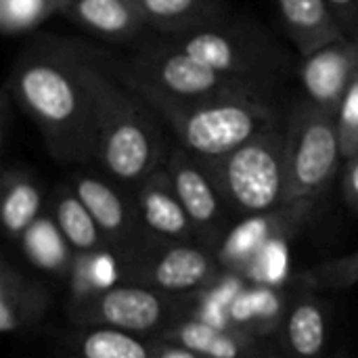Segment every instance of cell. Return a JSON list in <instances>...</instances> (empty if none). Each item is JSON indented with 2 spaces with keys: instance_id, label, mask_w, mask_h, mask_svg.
<instances>
[{
  "instance_id": "obj_1",
  "label": "cell",
  "mask_w": 358,
  "mask_h": 358,
  "mask_svg": "<svg viewBox=\"0 0 358 358\" xmlns=\"http://www.w3.org/2000/svg\"><path fill=\"white\" fill-rule=\"evenodd\" d=\"M6 90L38 126L52 159L65 166L92 164L96 120L92 61L71 50H31L15 63Z\"/></svg>"
},
{
  "instance_id": "obj_2",
  "label": "cell",
  "mask_w": 358,
  "mask_h": 358,
  "mask_svg": "<svg viewBox=\"0 0 358 358\" xmlns=\"http://www.w3.org/2000/svg\"><path fill=\"white\" fill-rule=\"evenodd\" d=\"M96 120L92 164L107 178L138 187L149 174L166 166L168 151L153 107L122 78H113L94 63Z\"/></svg>"
},
{
  "instance_id": "obj_3",
  "label": "cell",
  "mask_w": 358,
  "mask_h": 358,
  "mask_svg": "<svg viewBox=\"0 0 358 358\" xmlns=\"http://www.w3.org/2000/svg\"><path fill=\"white\" fill-rule=\"evenodd\" d=\"M141 96L170 126L178 145L199 162L218 159L277 124V113L264 94L197 103H174L151 94Z\"/></svg>"
},
{
  "instance_id": "obj_4",
  "label": "cell",
  "mask_w": 358,
  "mask_h": 358,
  "mask_svg": "<svg viewBox=\"0 0 358 358\" xmlns=\"http://www.w3.org/2000/svg\"><path fill=\"white\" fill-rule=\"evenodd\" d=\"M201 164L227 208L243 218L273 212L287 203V143L279 122L235 151Z\"/></svg>"
},
{
  "instance_id": "obj_5",
  "label": "cell",
  "mask_w": 358,
  "mask_h": 358,
  "mask_svg": "<svg viewBox=\"0 0 358 358\" xmlns=\"http://www.w3.org/2000/svg\"><path fill=\"white\" fill-rule=\"evenodd\" d=\"M138 94L162 96L174 103H197L227 96H258L268 84L222 73L193 55L185 52L170 40L145 46L134 55L122 76Z\"/></svg>"
},
{
  "instance_id": "obj_6",
  "label": "cell",
  "mask_w": 358,
  "mask_h": 358,
  "mask_svg": "<svg viewBox=\"0 0 358 358\" xmlns=\"http://www.w3.org/2000/svg\"><path fill=\"white\" fill-rule=\"evenodd\" d=\"M292 201H317L334 182L344 157L336 113L302 99L285 128Z\"/></svg>"
},
{
  "instance_id": "obj_7",
  "label": "cell",
  "mask_w": 358,
  "mask_h": 358,
  "mask_svg": "<svg viewBox=\"0 0 358 358\" xmlns=\"http://www.w3.org/2000/svg\"><path fill=\"white\" fill-rule=\"evenodd\" d=\"M185 304L166 292L117 283L69 302L67 315L80 327H109L128 334H162L166 327L187 317Z\"/></svg>"
},
{
  "instance_id": "obj_8",
  "label": "cell",
  "mask_w": 358,
  "mask_h": 358,
  "mask_svg": "<svg viewBox=\"0 0 358 358\" xmlns=\"http://www.w3.org/2000/svg\"><path fill=\"white\" fill-rule=\"evenodd\" d=\"M122 281L153 287L166 294H195L227 277L216 252L185 243L149 237L136 252L120 260Z\"/></svg>"
},
{
  "instance_id": "obj_9",
  "label": "cell",
  "mask_w": 358,
  "mask_h": 358,
  "mask_svg": "<svg viewBox=\"0 0 358 358\" xmlns=\"http://www.w3.org/2000/svg\"><path fill=\"white\" fill-rule=\"evenodd\" d=\"M170 42L222 73L264 84H271L285 65L281 48L266 34L245 25L208 23L174 34Z\"/></svg>"
},
{
  "instance_id": "obj_10",
  "label": "cell",
  "mask_w": 358,
  "mask_h": 358,
  "mask_svg": "<svg viewBox=\"0 0 358 358\" xmlns=\"http://www.w3.org/2000/svg\"><path fill=\"white\" fill-rule=\"evenodd\" d=\"M166 170L172 178L174 191L185 212L191 218L199 245L216 252L227 237L224 214L229 208L212 176L208 174L203 164L180 145L170 151L166 159Z\"/></svg>"
},
{
  "instance_id": "obj_11",
  "label": "cell",
  "mask_w": 358,
  "mask_h": 358,
  "mask_svg": "<svg viewBox=\"0 0 358 358\" xmlns=\"http://www.w3.org/2000/svg\"><path fill=\"white\" fill-rule=\"evenodd\" d=\"M69 185L99 224L107 248L113 250L120 260L136 252L151 237L141 222L136 201L130 203L111 178L76 172Z\"/></svg>"
},
{
  "instance_id": "obj_12",
  "label": "cell",
  "mask_w": 358,
  "mask_h": 358,
  "mask_svg": "<svg viewBox=\"0 0 358 358\" xmlns=\"http://www.w3.org/2000/svg\"><path fill=\"white\" fill-rule=\"evenodd\" d=\"M317 201H292L273 212L245 216L222 239L216 256L227 273H241L273 241L289 239L313 216Z\"/></svg>"
},
{
  "instance_id": "obj_13",
  "label": "cell",
  "mask_w": 358,
  "mask_h": 358,
  "mask_svg": "<svg viewBox=\"0 0 358 358\" xmlns=\"http://www.w3.org/2000/svg\"><path fill=\"white\" fill-rule=\"evenodd\" d=\"M358 73V42H331L304 57L300 80L304 99L338 115V109Z\"/></svg>"
},
{
  "instance_id": "obj_14",
  "label": "cell",
  "mask_w": 358,
  "mask_h": 358,
  "mask_svg": "<svg viewBox=\"0 0 358 358\" xmlns=\"http://www.w3.org/2000/svg\"><path fill=\"white\" fill-rule=\"evenodd\" d=\"M157 340L178 344L206 358H283L271 350L262 338L239 329L218 327L197 317H182L166 327Z\"/></svg>"
},
{
  "instance_id": "obj_15",
  "label": "cell",
  "mask_w": 358,
  "mask_h": 358,
  "mask_svg": "<svg viewBox=\"0 0 358 358\" xmlns=\"http://www.w3.org/2000/svg\"><path fill=\"white\" fill-rule=\"evenodd\" d=\"M136 208L145 231L166 241H197L189 214L185 212L172 178L164 168L149 174L136 187Z\"/></svg>"
},
{
  "instance_id": "obj_16",
  "label": "cell",
  "mask_w": 358,
  "mask_h": 358,
  "mask_svg": "<svg viewBox=\"0 0 358 358\" xmlns=\"http://www.w3.org/2000/svg\"><path fill=\"white\" fill-rule=\"evenodd\" d=\"M279 348L283 358H325L327 310L310 292L296 294L279 327Z\"/></svg>"
},
{
  "instance_id": "obj_17",
  "label": "cell",
  "mask_w": 358,
  "mask_h": 358,
  "mask_svg": "<svg viewBox=\"0 0 358 358\" xmlns=\"http://www.w3.org/2000/svg\"><path fill=\"white\" fill-rule=\"evenodd\" d=\"M61 15L111 42H128L149 25L141 0H71Z\"/></svg>"
},
{
  "instance_id": "obj_18",
  "label": "cell",
  "mask_w": 358,
  "mask_h": 358,
  "mask_svg": "<svg viewBox=\"0 0 358 358\" xmlns=\"http://www.w3.org/2000/svg\"><path fill=\"white\" fill-rule=\"evenodd\" d=\"M44 285L27 279L6 258L0 264V331L17 336L34 327L48 308Z\"/></svg>"
},
{
  "instance_id": "obj_19",
  "label": "cell",
  "mask_w": 358,
  "mask_h": 358,
  "mask_svg": "<svg viewBox=\"0 0 358 358\" xmlns=\"http://www.w3.org/2000/svg\"><path fill=\"white\" fill-rule=\"evenodd\" d=\"M275 4L289 40L302 57L346 38L327 0H275Z\"/></svg>"
},
{
  "instance_id": "obj_20",
  "label": "cell",
  "mask_w": 358,
  "mask_h": 358,
  "mask_svg": "<svg viewBox=\"0 0 358 358\" xmlns=\"http://www.w3.org/2000/svg\"><path fill=\"white\" fill-rule=\"evenodd\" d=\"M287 304L273 285L254 283L250 289H241L233 300L229 310L231 329H239L256 338H266L279 331L287 313Z\"/></svg>"
},
{
  "instance_id": "obj_21",
  "label": "cell",
  "mask_w": 358,
  "mask_h": 358,
  "mask_svg": "<svg viewBox=\"0 0 358 358\" xmlns=\"http://www.w3.org/2000/svg\"><path fill=\"white\" fill-rule=\"evenodd\" d=\"M42 193L31 176L21 170H6L0 182V218L8 237L21 235L40 218Z\"/></svg>"
},
{
  "instance_id": "obj_22",
  "label": "cell",
  "mask_w": 358,
  "mask_h": 358,
  "mask_svg": "<svg viewBox=\"0 0 358 358\" xmlns=\"http://www.w3.org/2000/svg\"><path fill=\"white\" fill-rule=\"evenodd\" d=\"M52 218L76 254H90L107 248L99 224L69 182L55 191Z\"/></svg>"
},
{
  "instance_id": "obj_23",
  "label": "cell",
  "mask_w": 358,
  "mask_h": 358,
  "mask_svg": "<svg viewBox=\"0 0 358 358\" xmlns=\"http://www.w3.org/2000/svg\"><path fill=\"white\" fill-rule=\"evenodd\" d=\"M21 248L34 266L48 273H65L76 258V252L59 231L55 218L48 216H40L21 235Z\"/></svg>"
},
{
  "instance_id": "obj_24",
  "label": "cell",
  "mask_w": 358,
  "mask_h": 358,
  "mask_svg": "<svg viewBox=\"0 0 358 358\" xmlns=\"http://www.w3.org/2000/svg\"><path fill=\"white\" fill-rule=\"evenodd\" d=\"M149 25L170 36L214 23L218 0H141Z\"/></svg>"
},
{
  "instance_id": "obj_25",
  "label": "cell",
  "mask_w": 358,
  "mask_h": 358,
  "mask_svg": "<svg viewBox=\"0 0 358 358\" xmlns=\"http://www.w3.org/2000/svg\"><path fill=\"white\" fill-rule=\"evenodd\" d=\"M80 358H155V340L147 344L136 334L88 327L78 336L76 342Z\"/></svg>"
},
{
  "instance_id": "obj_26",
  "label": "cell",
  "mask_w": 358,
  "mask_h": 358,
  "mask_svg": "<svg viewBox=\"0 0 358 358\" xmlns=\"http://www.w3.org/2000/svg\"><path fill=\"white\" fill-rule=\"evenodd\" d=\"M117 281H122V268L113 250L103 248L90 254H76L71 264V298L107 289L117 285Z\"/></svg>"
},
{
  "instance_id": "obj_27",
  "label": "cell",
  "mask_w": 358,
  "mask_h": 358,
  "mask_svg": "<svg viewBox=\"0 0 358 358\" xmlns=\"http://www.w3.org/2000/svg\"><path fill=\"white\" fill-rule=\"evenodd\" d=\"M57 13L61 15L57 0H0V27L6 36L25 34Z\"/></svg>"
},
{
  "instance_id": "obj_28",
  "label": "cell",
  "mask_w": 358,
  "mask_h": 358,
  "mask_svg": "<svg viewBox=\"0 0 358 358\" xmlns=\"http://www.w3.org/2000/svg\"><path fill=\"white\" fill-rule=\"evenodd\" d=\"M302 281L317 292H342L358 285V252L331 258L308 268Z\"/></svg>"
},
{
  "instance_id": "obj_29",
  "label": "cell",
  "mask_w": 358,
  "mask_h": 358,
  "mask_svg": "<svg viewBox=\"0 0 358 358\" xmlns=\"http://www.w3.org/2000/svg\"><path fill=\"white\" fill-rule=\"evenodd\" d=\"M287 275V239L273 241L266 245L241 273V279H248L258 285H277Z\"/></svg>"
},
{
  "instance_id": "obj_30",
  "label": "cell",
  "mask_w": 358,
  "mask_h": 358,
  "mask_svg": "<svg viewBox=\"0 0 358 358\" xmlns=\"http://www.w3.org/2000/svg\"><path fill=\"white\" fill-rule=\"evenodd\" d=\"M338 134L344 162L358 155V73L338 109Z\"/></svg>"
},
{
  "instance_id": "obj_31",
  "label": "cell",
  "mask_w": 358,
  "mask_h": 358,
  "mask_svg": "<svg viewBox=\"0 0 358 358\" xmlns=\"http://www.w3.org/2000/svg\"><path fill=\"white\" fill-rule=\"evenodd\" d=\"M344 178H342V193L344 201L358 212V155L344 162Z\"/></svg>"
},
{
  "instance_id": "obj_32",
  "label": "cell",
  "mask_w": 358,
  "mask_h": 358,
  "mask_svg": "<svg viewBox=\"0 0 358 358\" xmlns=\"http://www.w3.org/2000/svg\"><path fill=\"white\" fill-rule=\"evenodd\" d=\"M327 4L344 31L358 21V0H327Z\"/></svg>"
},
{
  "instance_id": "obj_33",
  "label": "cell",
  "mask_w": 358,
  "mask_h": 358,
  "mask_svg": "<svg viewBox=\"0 0 358 358\" xmlns=\"http://www.w3.org/2000/svg\"><path fill=\"white\" fill-rule=\"evenodd\" d=\"M155 358H206L189 348H182L178 344H170V342H164V340H157L155 338Z\"/></svg>"
},
{
  "instance_id": "obj_34",
  "label": "cell",
  "mask_w": 358,
  "mask_h": 358,
  "mask_svg": "<svg viewBox=\"0 0 358 358\" xmlns=\"http://www.w3.org/2000/svg\"><path fill=\"white\" fill-rule=\"evenodd\" d=\"M57 2H59V6H61V13H63V10H65V6H67L71 0H57Z\"/></svg>"
}]
</instances>
